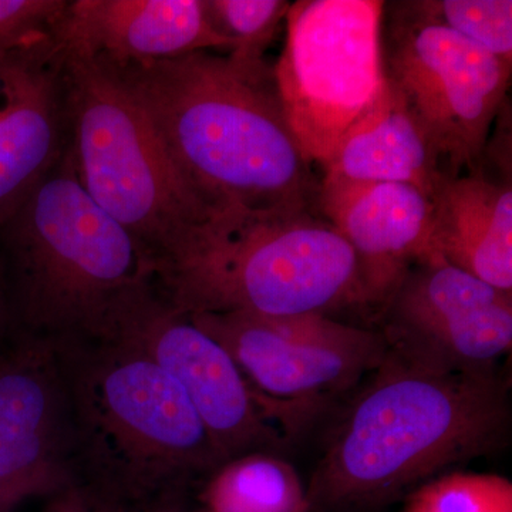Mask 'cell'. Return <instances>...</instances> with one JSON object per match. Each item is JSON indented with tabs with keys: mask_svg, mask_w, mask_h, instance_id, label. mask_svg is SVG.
<instances>
[{
	"mask_svg": "<svg viewBox=\"0 0 512 512\" xmlns=\"http://www.w3.org/2000/svg\"><path fill=\"white\" fill-rule=\"evenodd\" d=\"M104 64L211 207L319 211L320 183L286 120L274 66L212 50L161 62Z\"/></svg>",
	"mask_w": 512,
	"mask_h": 512,
	"instance_id": "cell-1",
	"label": "cell"
},
{
	"mask_svg": "<svg viewBox=\"0 0 512 512\" xmlns=\"http://www.w3.org/2000/svg\"><path fill=\"white\" fill-rule=\"evenodd\" d=\"M366 379L313 470L311 510L383 507L510 441V384L497 367L447 372L389 349Z\"/></svg>",
	"mask_w": 512,
	"mask_h": 512,
	"instance_id": "cell-2",
	"label": "cell"
},
{
	"mask_svg": "<svg viewBox=\"0 0 512 512\" xmlns=\"http://www.w3.org/2000/svg\"><path fill=\"white\" fill-rule=\"evenodd\" d=\"M73 437V495L146 503L225 464L180 384L113 340L55 345Z\"/></svg>",
	"mask_w": 512,
	"mask_h": 512,
	"instance_id": "cell-3",
	"label": "cell"
},
{
	"mask_svg": "<svg viewBox=\"0 0 512 512\" xmlns=\"http://www.w3.org/2000/svg\"><path fill=\"white\" fill-rule=\"evenodd\" d=\"M151 282L185 316H330L369 306L355 252L309 211L220 208Z\"/></svg>",
	"mask_w": 512,
	"mask_h": 512,
	"instance_id": "cell-4",
	"label": "cell"
},
{
	"mask_svg": "<svg viewBox=\"0 0 512 512\" xmlns=\"http://www.w3.org/2000/svg\"><path fill=\"white\" fill-rule=\"evenodd\" d=\"M0 264L19 335L53 345L103 339L124 296L151 281L126 229L84 190L70 146L0 224Z\"/></svg>",
	"mask_w": 512,
	"mask_h": 512,
	"instance_id": "cell-5",
	"label": "cell"
},
{
	"mask_svg": "<svg viewBox=\"0 0 512 512\" xmlns=\"http://www.w3.org/2000/svg\"><path fill=\"white\" fill-rule=\"evenodd\" d=\"M63 79L77 177L126 229L153 278L217 208L187 183L109 66L63 45Z\"/></svg>",
	"mask_w": 512,
	"mask_h": 512,
	"instance_id": "cell-6",
	"label": "cell"
},
{
	"mask_svg": "<svg viewBox=\"0 0 512 512\" xmlns=\"http://www.w3.org/2000/svg\"><path fill=\"white\" fill-rule=\"evenodd\" d=\"M377 0H302L286 16V42L274 66L293 136L325 167L384 82Z\"/></svg>",
	"mask_w": 512,
	"mask_h": 512,
	"instance_id": "cell-7",
	"label": "cell"
},
{
	"mask_svg": "<svg viewBox=\"0 0 512 512\" xmlns=\"http://www.w3.org/2000/svg\"><path fill=\"white\" fill-rule=\"evenodd\" d=\"M227 350L266 419L298 430L339 394L372 375L387 355L380 330L345 325L328 315L188 316Z\"/></svg>",
	"mask_w": 512,
	"mask_h": 512,
	"instance_id": "cell-8",
	"label": "cell"
},
{
	"mask_svg": "<svg viewBox=\"0 0 512 512\" xmlns=\"http://www.w3.org/2000/svg\"><path fill=\"white\" fill-rule=\"evenodd\" d=\"M389 18L384 77L456 177L483 156L511 67L450 30Z\"/></svg>",
	"mask_w": 512,
	"mask_h": 512,
	"instance_id": "cell-9",
	"label": "cell"
},
{
	"mask_svg": "<svg viewBox=\"0 0 512 512\" xmlns=\"http://www.w3.org/2000/svg\"><path fill=\"white\" fill-rule=\"evenodd\" d=\"M146 356L187 394L227 463L251 453H275L285 439L259 410L251 387L227 350L175 311L153 282L124 296L106 336Z\"/></svg>",
	"mask_w": 512,
	"mask_h": 512,
	"instance_id": "cell-10",
	"label": "cell"
},
{
	"mask_svg": "<svg viewBox=\"0 0 512 512\" xmlns=\"http://www.w3.org/2000/svg\"><path fill=\"white\" fill-rule=\"evenodd\" d=\"M387 346L431 369L497 367L512 348V293L431 254L416 262L382 308Z\"/></svg>",
	"mask_w": 512,
	"mask_h": 512,
	"instance_id": "cell-11",
	"label": "cell"
},
{
	"mask_svg": "<svg viewBox=\"0 0 512 512\" xmlns=\"http://www.w3.org/2000/svg\"><path fill=\"white\" fill-rule=\"evenodd\" d=\"M73 437L55 345L18 335L0 353V512L73 495Z\"/></svg>",
	"mask_w": 512,
	"mask_h": 512,
	"instance_id": "cell-12",
	"label": "cell"
},
{
	"mask_svg": "<svg viewBox=\"0 0 512 512\" xmlns=\"http://www.w3.org/2000/svg\"><path fill=\"white\" fill-rule=\"evenodd\" d=\"M67 147L63 43L56 32L0 60V224L26 201Z\"/></svg>",
	"mask_w": 512,
	"mask_h": 512,
	"instance_id": "cell-13",
	"label": "cell"
},
{
	"mask_svg": "<svg viewBox=\"0 0 512 512\" xmlns=\"http://www.w3.org/2000/svg\"><path fill=\"white\" fill-rule=\"evenodd\" d=\"M318 210L355 252L369 306L383 308L429 255L434 204L414 185L323 178Z\"/></svg>",
	"mask_w": 512,
	"mask_h": 512,
	"instance_id": "cell-14",
	"label": "cell"
},
{
	"mask_svg": "<svg viewBox=\"0 0 512 512\" xmlns=\"http://www.w3.org/2000/svg\"><path fill=\"white\" fill-rule=\"evenodd\" d=\"M57 36L67 49L128 66L228 50L204 0H72Z\"/></svg>",
	"mask_w": 512,
	"mask_h": 512,
	"instance_id": "cell-15",
	"label": "cell"
},
{
	"mask_svg": "<svg viewBox=\"0 0 512 512\" xmlns=\"http://www.w3.org/2000/svg\"><path fill=\"white\" fill-rule=\"evenodd\" d=\"M433 204L429 255L512 293L511 183L481 175L448 177Z\"/></svg>",
	"mask_w": 512,
	"mask_h": 512,
	"instance_id": "cell-16",
	"label": "cell"
},
{
	"mask_svg": "<svg viewBox=\"0 0 512 512\" xmlns=\"http://www.w3.org/2000/svg\"><path fill=\"white\" fill-rule=\"evenodd\" d=\"M323 168L329 180L409 184L431 200L448 178L436 148L386 77Z\"/></svg>",
	"mask_w": 512,
	"mask_h": 512,
	"instance_id": "cell-17",
	"label": "cell"
},
{
	"mask_svg": "<svg viewBox=\"0 0 512 512\" xmlns=\"http://www.w3.org/2000/svg\"><path fill=\"white\" fill-rule=\"evenodd\" d=\"M208 512H308L298 471L275 453H251L222 464L205 484Z\"/></svg>",
	"mask_w": 512,
	"mask_h": 512,
	"instance_id": "cell-18",
	"label": "cell"
},
{
	"mask_svg": "<svg viewBox=\"0 0 512 512\" xmlns=\"http://www.w3.org/2000/svg\"><path fill=\"white\" fill-rule=\"evenodd\" d=\"M387 9L394 18L450 30L512 67L511 0H410Z\"/></svg>",
	"mask_w": 512,
	"mask_h": 512,
	"instance_id": "cell-19",
	"label": "cell"
},
{
	"mask_svg": "<svg viewBox=\"0 0 512 512\" xmlns=\"http://www.w3.org/2000/svg\"><path fill=\"white\" fill-rule=\"evenodd\" d=\"M400 512H512L510 478L450 471L406 495Z\"/></svg>",
	"mask_w": 512,
	"mask_h": 512,
	"instance_id": "cell-20",
	"label": "cell"
},
{
	"mask_svg": "<svg viewBox=\"0 0 512 512\" xmlns=\"http://www.w3.org/2000/svg\"><path fill=\"white\" fill-rule=\"evenodd\" d=\"M212 28L229 43V55L261 62L291 3L286 0H204Z\"/></svg>",
	"mask_w": 512,
	"mask_h": 512,
	"instance_id": "cell-21",
	"label": "cell"
},
{
	"mask_svg": "<svg viewBox=\"0 0 512 512\" xmlns=\"http://www.w3.org/2000/svg\"><path fill=\"white\" fill-rule=\"evenodd\" d=\"M70 0H0V60L57 32Z\"/></svg>",
	"mask_w": 512,
	"mask_h": 512,
	"instance_id": "cell-22",
	"label": "cell"
},
{
	"mask_svg": "<svg viewBox=\"0 0 512 512\" xmlns=\"http://www.w3.org/2000/svg\"><path fill=\"white\" fill-rule=\"evenodd\" d=\"M18 335L12 306H10L8 286H6L5 275L0 264V353L8 348Z\"/></svg>",
	"mask_w": 512,
	"mask_h": 512,
	"instance_id": "cell-23",
	"label": "cell"
},
{
	"mask_svg": "<svg viewBox=\"0 0 512 512\" xmlns=\"http://www.w3.org/2000/svg\"><path fill=\"white\" fill-rule=\"evenodd\" d=\"M64 512H110V511H103V510H89V508L83 507V504L80 503H72L69 505V508H67Z\"/></svg>",
	"mask_w": 512,
	"mask_h": 512,
	"instance_id": "cell-24",
	"label": "cell"
}]
</instances>
